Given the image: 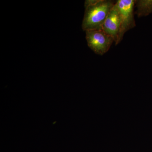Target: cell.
<instances>
[{"mask_svg":"<svg viewBox=\"0 0 152 152\" xmlns=\"http://www.w3.org/2000/svg\"><path fill=\"white\" fill-rule=\"evenodd\" d=\"M110 0H87L82 23L84 31L102 30L106 18L115 5Z\"/></svg>","mask_w":152,"mask_h":152,"instance_id":"1","label":"cell"},{"mask_svg":"<svg viewBox=\"0 0 152 152\" xmlns=\"http://www.w3.org/2000/svg\"><path fill=\"white\" fill-rule=\"evenodd\" d=\"M135 3L134 0H118L116 2L120 20V32L117 45L123 39L125 33L136 26L134 12Z\"/></svg>","mask_w":152,"mask_h":152,"instance_id":"2","label":"cell"},{"mask_svg":"<svg viewBox=\"0 0 152 152\" xmlns=\"http://www.w3.org/2000/svg\"><path fill=\"white\" fill-rule=\"evenodd\" d=\"M86 32V39L88 46L95 53L102 56L108 51L113 38L103 30H92Z\"/></svg>","mask_w":152,"mask_h":152,"instance_id":"3","label":"cell"},{"mask_svg":"<svg viewBox=\"0 0 152 152\" xmlns=\"http://www.w3.org/2000/svg\"><path fill=\"white\" fill-rule=\"evenodd\" d=\"M115 3L106 18L103 26L102 30L106 34L113 38L115 45H117L120 32V20L118 11Z\"/></svg>","mask_w":152,"mask_h":152,"instance_id":"4","label":"cell"},{"mask_svg":"<svg viewBox=\"0 0 152 152\" xmlns=\"http://www.w3.org/2000/svg\"><path fill=\"white\" fill-rule=\"evenodd\" d=\"M137 10L135 13L139 18L152 13V0L136 1Z\"/></svg>","mask_w":152,"mask_h":152,"instance_id":"5","label":"cell"}]
</instances>
